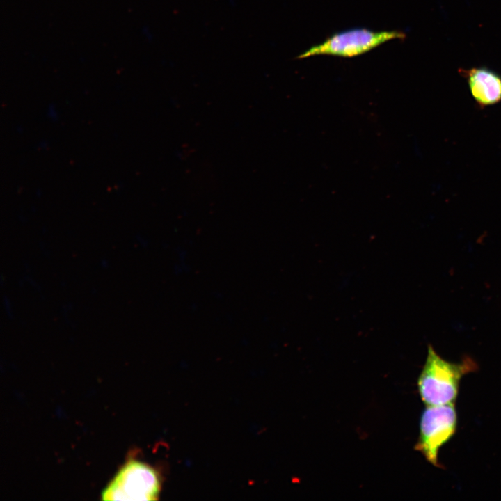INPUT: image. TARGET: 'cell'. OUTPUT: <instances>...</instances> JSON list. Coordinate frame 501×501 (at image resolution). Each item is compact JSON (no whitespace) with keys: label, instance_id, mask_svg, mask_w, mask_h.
Instances as JSON below:
<instances>
[{"label":"cell","instance_id":"1","mask_svg":"<svg viewBox=\"0 0 501 501\" xmlns=\"http://www.w3.org/2000/svg\"><path fill=\"white\" fill-rule=\"evenodd\" d=\"M477 363L465 357L460 363L441 358L429 346L427 356L418 379V390L427 406L454 404L462 377L477 369Z\"/></svg>","mask_w":501,"mask_h":501},{"label":"cell","instance_id":"2","mask_svg":"<svg viewBox=\"0 0 501 501\" xmlns=\"http://www.w3.org/2000/svg\"><path fill=\"white\" fill-rule=\"evenodd\" d=\"M404 38V33L399 31H374L363 28L352 29L332 35L321 43L299 55L298 58L319 55L352 58L368 52L388 41Z\"/></svg>","mask_w":501,"mask_h":501},{"label":"cell","instance_id":"5","mask_svg":"<svg viewBox=\"0 0 501 501\" xmlns=\"http://www.w3.org/2000/svg\"><path fill=\"white\" fill-rule=\"evenodd\" d=\"M459 72L467 80L471 95L479 107L501 102V76L497 72L484 67L459 69Z\"/></svg>","mask_w":501,"mask_h":501},{"label":"cell","instance_id":"3","mask_svg":"<svg viewBox=\"0 0 501 501\" xmlns=\"http://www.w3.org/2000/svg\"><path fill=\"white\" fill-rule=\"evenodd\" d=\"M161 488L159 477L149 465L130 460L102 493L103 500H155Z\"/></svg>","mask_w":501,"mask_h":501},{"label":"cell","instance_id":"4","mask_svg":"<svg viewBox=\"0 0 501 501\" xmlns=\"http://www.w3.org/2000/svg\"><path fill=\"white\" fill-rule=\"evenodd\" d=\"M457 413L454 404L427 406L420 421V433L415 446L428 462L443 468L438 461V452L455 434Z\"/></svg>","mask_w":501,"mask_h":501}]
</instances>
